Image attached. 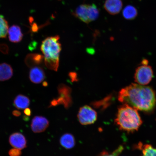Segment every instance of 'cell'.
I'll list each match as a JSON object with an SVG mask.
<instances>
[{"instance_id": "6da1fadb", "label": "cell", "mask_w": 156, "mask_h": 156, "mask_svg": "<svg viewBox=\"0 0 156 156\" xmlns=\"http://www.w3.org/2000/svg\"><path fill=\"white\" fill-rule=\"evenodd\" d=\"M118 98L123 104L145 113L153 112L156 105V94L153 89L138 83H132L122 89Z\"/></svg>"}, {"instance_id": "7a4b0ae2", "label": "cell", "mask_w": 156, "mask_h": 156, "mask_svg": "<svg viewBox=\"0 0 156 156\" xmlns=\"http://www.w3.org/2000/svg\"><path fill=\"white\" fill-rule=\"evenodd\" d=\"M115 122L120 129L128 133L136 131L142 123L137 110L126 104L119 107Z\"/></svg>"}, {"instance_id": "3957f363", "label": "cell", "mask_w": 156, "mask_h": 156, "mask_svg": "<svg viewBox=\"0 0 156 156\" xmlns=\"http://www.w3.org/2000/svg\"><path fill=\"white\" fill-rule=\"evenodd\" d=\"M59 37L56 36L49 37L43 41L41 50L44 55V63L50 69L57 71L59 66V54L61 45Z\"/></svg>"}, {"instance_id": "277c9868", "label": "cell", "mask_w": 156, "mask_h": 156, "mask_svg": "<svg viewBox=\"0 0 156 156\" xmlns=\"http://www.w3.org/2000/svg\"><path fill=\"white\" fill-rule=\"evenodd\" d=\"M73 13L76 17L88 24L98 18L99 11L94 4H83L78 6Z\"/></svg>"}, {"instance_id": "5b68a950", "label": "cell", "mask_w": 156, "mask_h": 156, "mask_svg": "<svg viewBox=\"0 0 156 156\" xmlns=\"http://www.w3.org/2000/svg\"><path fill=\"white\" fill-rule=\"evenodd\" d=\"M153 77V72L148 64H142L138 67L134 74L135 81L139 84L146 85L149 83Z\"/></svg>"}, {"instance_id": "8992f818", "label": "cell", "mask_w": 156, "mask_h": 156, "mask_svg": "<svg viewBox=\"0 0 156 156\" xmlns=\"http://www.w3.org/2000/svg\"><path fill=\"white\" fill-rule=\"evenodd\" d=\"M77 117L80 123L84 126L88 125L96 121L97 114L91 107L85 105L80 108Z\"/></svg>"}, {"instance_id": "52a82bcc", "label": "cell", "mask_w": 156, "mask_h": 156, "mask_svg": "<svg viewBox=\"0 0 156 156\" xmlns=\"http://www.w3.org/2000/svg\"><path fill=\"white\" fill-rule=\"evenodd\" d=\"M59 96L51 103V106H56L58 105H63L66 108H69L72 104L71 97V90L65 85H60L58 87Z\"/></svg>"}, {"instance_id": "ba28073f", "label": "cell", "mask_w": 156, "mask_h": 156, "mask_svg": "<svg viewBox=\"0 0 156 156\" xmlns=\"http://www.w3.org/2000/svg\"><path fill=\"white\" fill-rule=\"evenodd\" d=\"M49 122L47 119L42 116H37L33 118L31 128L34 133L44 132L48 127Z\"/></svg>"}, {"instance_id": "9c48e42d", "label": "cell", "mask_w": 156, "mask_h": 156, "mask_svg": "<svg viewBox=\"0 0 156 156\" xmlns=\"http://www.w3.org/2000/svg\"><path fill=\"white\" fill-rule=\"evenodd\" d=\"M9 143L15 148L22 150L27 147V141L25 136L22 134L16 132L9 136Z\"/></svg>"}, {"instance_id": "30bf717a", "label": "cell", "mask_w": 156, "mask_h": 156, "mask_svg": "<svg viewBox=\"0 0 156 156\" xmlns=\"http://www.w3.org/2000/svg\"><path fill=\"white\" fill-rule=\"evenodd\" d=\"M122 0H106L104 5V8L110 15L119 14L122 8Z\"/></svg>"}, {"instance_id": "8fae6325", "label": "cell", "mask_w": 156, "mask_h": 156, "mask_svg": "<svg viewBox=\"0 0 156 156\" xmlns=\"http://www.w3.org/2000/svg\"><path fill=\"white\" fill-rule=\"evenodd\" d=\"M29 77L32 82L38 84L42 83L44 80L45 75L41 68L35 67H33L30 70Z\"/></svg>"}, {"instance_id": "7c38bea8", "label": "cell", "mask_w": 156, "mask_h": 156, "mask_svg": "<svg viewBox=\"0 0 156 156\" xmlns=\"http://www.w3.org/2000/svg\"><path fill=\"white\" fill-rule=\"evenodd\" d=\"M9 40L12 42L17 43L20 42L23 38V35L20 27L17 25H13L9 29Z\"/></svg>"}, {"instance_id": "4fadbf2b", "label": "cell", "mask_w": 156, "mask_h": 156, "mask_svg": "<svg viewBox=\"0 0 156 156\" xmlns=\"http://www.w3.org/2000/svg\"><path fill=\"white\" fill-rule=\"evenodd\" d=\"M60 143L62 147L66 149H72L75 146V138L73 134L67 133L63 134L60 137Z\"/></svg>"}, {"instance_id": "5bb4252c", "label": "cell", "mask_w": 156, "mask_h": 156, "mask_svg": "<svg viewBox=\"0 0 156 156\" xmlns=\"http://www.w3.org/2000/svg\"><path fill=\"white\" fill-rule=\"evenodd\" d=\"M13 70L9 64L6 63L0 64V81L7 80L12 76Z\"/></svg>"}, {"instance_id": "9a60e30c", "label": "cell", "mask_w": 156, "mask_h": 156, "mask_svg": "<svg viewBox=\"0 0 156 156\" xmlns=\"http://www.w3.org/2000/svg\"><path fill=\"white\" fill-rule=\"evenodd\" d=\"M30 104V100L28 97L20 94L16 97L13 101V105L19 110H23L28 107Z\"/></svg>"}, {"instance_id": "2e32d148", "label": "cell", "mask_w": 156, "mask_h": 156, "mask_svg": "<svg viewBox=\"0 0 156 156\" xmlns=\"http://www.w3.org/2000/svg\"><path fill=\"white\" fill-rule=\"evenodd\" d=\"M44 56L37 54H30L28 55L25 58V63L29 67L39 65L42 63Z\"/></svg>"}, {"instance_id": "e0dca14e", "label": "cell", "mask_w": 156, "mask_h": 156, "mask_svg": "<svg viewBox=\"0 0 156 156\" xmlns=\"http://www.w3.org/2000/svg\"><path fill=\"white\" fill-rule=\"evenodd\" d=\"M137 147L142 151V156H156V147L150 144H144L140 142Z\"/></svg>"}, {"instance_id": "ac0fdd59", "label": "cell", "mask_w": 156, "mask_h": 156, "mask_svg": "<svg viewBox=\"0 0 156 156\" xmlns=\"http://www.w3.org/2000/svg\"><path fill=\"white\" fill-rule=\"evenodd\" d=\"M138 14L137 9L132 5H128L123 10L122 14L125 19L127 20L135 19Z\"/></svg>"}, {"instance_id": "d6986e66", "label": "cell", "mask_w": 156, "mask_h": 156, "mask_svg": "<svg viewBox=\"0 0 156 156\" xmlns=\"http://www.w3.org/2000/svg\"><path fill=\"white\" fill-rule=\"evenodd\" d=\"M8 23L3 15H0V38H5L8 33Z\"/></svg>"}, {"instance_id": "ffe728a7", "label": "cell", "mask_w": 156, "mask_h": 156, "mask_svg": "<svg viewBox=\"0 0 156 156\" xmlns=\"http://www.w3.org/2000/svg\"><path fill=\"white\" fill-rule=\"evenodd\" d=\"M124 150V147L120 145L112 153H109L106 151H103L98 156H119Z\"/></svg>"}, {"instance_id": "44dd1931", "label": "cell", "mask_w": 156, "mask_h": 156, "mask_svg": "<svg viewBox=\"0 0 156 156\" xmlns=\"http://www.w3.org/2000/svg\"><path fill=\"white\" fill-rule=\"evenodd\" d=\"M9 154V156H20L22 154L21 150L14 148L10 150Z\"/></svg>"}, {"instance_id": "7402d4cb", "label": "cell", "mask_w": 156, "mask_h": 156, "mask_svg": "<svg viewBox=\"0 0 156 156\" xmlns=\"http://www.w3.org/2000/svg\"><path fill=\"white\" fill-rule=\"evenodd\" d=\"M9 48L6 44H0V51L5 54H7L9 52Z\"/></svg>"}, {"instance_id": "603a6c76", "label": "cell", "mask_w": 156, "mask_h": 156, "mask_svg": "<svg viewBox=\"0 0 156 156\" xmlns=\"http://www.w3.org/2000/svg\"><path fill=\"white\" fill-rule=\"evenodd\" d=\"M24 114L27 116H30L32 113L30 109L28 107L24 109Z\"/></svg>"}, {"instance_id": "cb8c5ba5", "label": "cell", "mask_w": 156, "mask_h": 156, "mask_svg": "<svg viewBox=\"0 0 156 156\" xmlns=\"http://www.w3.org/2000/svg\"><path fill=\"white\" fill-rule=\"evenodd\" d=\"M12 114L13 116L17 117L21 116V112L17 110L13 111L12 112Z\"/></svg>"}]
</instances>
